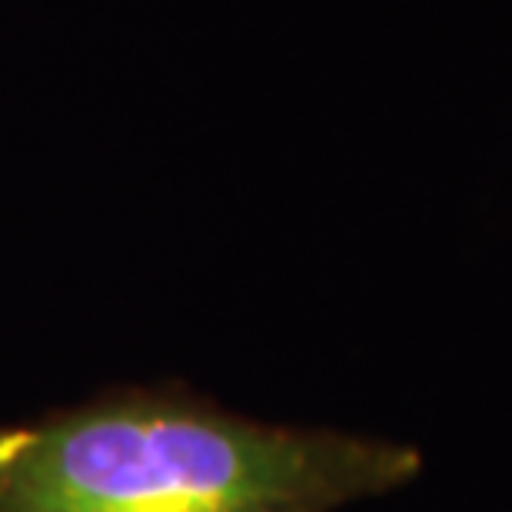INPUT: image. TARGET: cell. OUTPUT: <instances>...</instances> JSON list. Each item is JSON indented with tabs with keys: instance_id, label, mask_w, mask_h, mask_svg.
Listing matches in <instances>:
<instances>
[{
	"instance_id": "6da1fadb",
	"label": "cell",
	"mask_w": 512,
	"mask_h": 512,
	"mask_svg": "<svg viewBox=\"0 0 512 512\" xmlns=\"http://www.w3.org/2000/svg\"><path fill=\"white\" fill-rule=\"evenodd\" d=\"M423 449L120 393L0 429V512H336L406 489Z\"/></svg>"
}]
</instances>
